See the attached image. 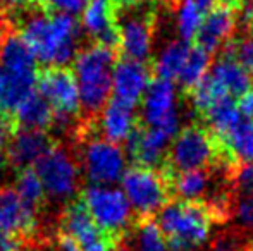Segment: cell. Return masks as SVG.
<instances>
[{
	"instance_id": "obj_33",
	"label": "cell",
	"mask_w": 253,
	"mask_h": 251,
	"mask_svg": "<svg viewBox=\"0 0 253 251\" xmlns=\"http://www.w3.org/2000/svg\"><path fill=\"white\" fill-rule=\"evenodd\" d=\"M253 77V35L243 36L240 40H233L226 48Z\"/></svg>"
},
{
	"instance_id": "obj_14",
	"label": "cell",
	"mask_w": 253,
	"mask_h": 251,
	"mask_svg": "<svg viewBox=\"0 0 253 251\" xmlns=\"http://www.w3.org/2000/svg\"><path fill=\"white\" fill-rule=\"evenodd\" d=\"M172 140V134L155 127H147L140 122L138 129L126 141V155H129L136 165L159 171L164 165Z\"/></svg>"
},
{
	"instance_id": "obj_3",
	"label": "cell",
	"mask_w": 253,
	"mask_h": 251,
	"mask_svg": "<svg viewBox=\"0 0 253 251\" xmlns=\"http://www.w3.org/2000/svg\"><path fill=\"white\" fill-rule=\"evenodd\" d=\"M217 165L229 171L238 164L227 157L215 136L205 126L193 124L176 134L167 150L164 165L159 171L164 174V178H169L177 172L213 169Z\"/></svg>"
},
{
	"instance_id": "obj_26",
	"label": "cell",
	"mask_w": 253,
	"mask_h": 251,
	"mask_svg": "<svg viewBox=\"0 0 253 251\" xmlns=\"http://www.w3.org/2000/svg\"><path fill=\"white\" fill-rule=\"evenodd\" d=\"M215 140L234 164H253V124L245 117L226 136Z\"/></svg>"
},
{
	"instance_id": "obj_41",
	"label": "cell",
	"mask_w": 253,
	"mask_h": 251,
	"mask_svg": "<svg viewBox=\"0 0 253 251\" xmlns=\"http://www.w3.org/2000/svg\"><path fill=\"white\" fill-rule=\"evenodd\" d=\"M83 251H114V250H112V246H110V243L100 239V241H97V243H93V245L83 248Z\"/></svg>"
},
{
	"instance_id": "obj_38",
	"label": "cell",
	"mask_w": 253,
	"mask_h": 251,
	"mask_svg": "<svg viewBox=\"0 0 253 251\" xmlns=\"http://www.w3.org/2000/svg\"><path fill=\"white\" fill-rule=\"evenodd\" d=\"M21 250V243L17 238L14 236H3L2 241H0V251H19Z\"/></svg>"
},
{
	"instance_id": "obj_44",
	"label": "cell",
	"mask_w": 253,
	"mask_h": 251,
	"mask_svg": "<svg viewBox=\"0 0 253 251\" xmlns=\"http://www.w3.org/2000/svg\"><path fill=\"white\" fill-rule=\"evenodd\" d=\"M2 2L9 7H23V5H28L31 0H2Z\"/></svg>"
},
{
	"instance_id": "obj_48",
	"label": "cell",
	"mask_w": 253,
	"mask_h": 251,
	"mask_svg": "<svg viewBox=\"0 0 253 251\" xmlns=\"http://www.w3.org/2000/svg\"><path fill=\"white\" fill-rule=\"evenodd\" d=\"M250 251H253V243H252V248H250Z\"/></svg>"
},
{
	"instance_id": "obj_5",
	"label": "cell",
	"mask_w": 253,
	"mask_h": 251,
	"mask_svg": "<svg viewBox=\"0 0 253 251\" xmlns=\"http://www.w3.org/2000/svg\"><path fill=\"white\" fill-rule=\"evenodd\" d=\"M155 2L119 0L117 14V48L123 59L148 62L155 31Z\"/></svg>"
},
{
	"instance_id": "obj_32",
	"label": "cell",
	"mask_w": 253,
	"mask_h": 251,
	"mask_svg": "<svg viewBox=\"0 0 253 251\" xmlns=\"http://www.w3.org/2000/svg\"><path fill=\"white\" fill-rule=\"evenodd\" d=\"M186 95H188V98H190L193 108L200 115L205 114V112L209 110V108L212 107L217 100L224 98V95L220 93V90L212 83V79H210L209 76L203 77L200 83H198L197 86H195L193 90Z\"/></svg>"
},
{
	"instance_id": "obj_12",
	"label": "cell",
	"mask_w": 253,
	"mask_h": 251,
	"mask_svg": "<svg viewBox=\"0 0 253 251\" xmlns=\"http://www.w3.org/2000/svg\"><path fill=\"white\" fill-rule=\"evenodd\" d=\"M238 9L222 3H215L209 12L203 16V21L195 36V45L213 55L224 52L227 45L234 40V31L238 26Z\"/></svg>"
},
{
	"instance_id": "obj_22",
	"label": "cell",
	"mask_w": 253,
	"mask_h": 251,
	"mask_svg": "<svg viewBox=\"0 0 253 251\" xmlns=\"http://www.w3.org/2000/svg\"><path fill=\"white\" fill-rule=\"evenodd\" d=\"M212 169H200V171H188L177 172L169 176L170 196H176V200L181 201H203V196L210 188L212 181Z\"/></svg>"
},
{
	"instance_id": "obj_37",
	"label": "cell",
	"mask_w": 253,
	"mask_h": 251,
	"mask_svg": "<svg viewBox=\"0 0 253 251\" xmlns=\"http://www.w3.org/2000/svg\"><path fill=\"white\" fill-rule=\"evenodd\" d=\"M238 107H240V112L248 122L253 124V86L250 88L248 93H245L243 97L238 102Z\"/></svg>"
},
{
	"instance_id": "obj_19",
	"label": "cell",
	"mask_w": 253,
	"mask_h": 251,
	"mask_svg": "<svg viewBox=\"0 0 253 251\" xmlns=\"http://www.w3.org/2000/svg\"><path fill=\"white\" fill-rule=\"evenodd\" d=\"M50 150V140L45 131L19 129L9 140L7 157L14 165L21 169H30Z\"/></svg>"
},
{
	"instance_id": "obj_10",
	"label": "cell",
	"mask_w": 253,
	"mask_h": 251,
	"mask_svg": "<svg viewBox=\"0 0 253 251\" xmlns=\"http://www.w3.org/2000/svg\"><path fill=\"white\" fill-rule=\"evenodd\" d=\"M38 93L53 112V124L66 131L81 110L80 91L73 72L67 69H48L38 77Z\"/></svg>"
},
{
	"instance_id": "obj_31",
	"label": "cell",
	"mask_w": 253,
	"mask_h": 251,
	"mask_svg": "<svg viewBox=\"0 0 253 251\" xmlns=\"http://www.w3.org/2000/svg\"><path fill=\"white\" fill-rule=\"evenodd\" d=\"M16 193L23 198L26 203L37 207L45 196L43 184H42L40 178H38L35 169H21V172L16 178V186H14Z\"/></svg>"
},
{
	"instance_id": "obj_34",
	"label": "cell",
	"mask_w": 253,
	"mask_h": 251,
	"mask_svg": "<svg viewBox=\"0 0 253 251\" xmlns=\"http://www.w3.org/2000/svg\"><path fill=\"white\" fill-rule=\"evenodd\" d=\"M227 172L231 184L240 194H253V164H238Z\"/></svg>"
},
{
	"instance_id": "obj_17",
	"label": "cell",
	"mask_w": 253,
	"mask_h": 251,
	"mask_svg": "<svg viewBox=\"0 0 253 251\" xmlns=\"http://www.w3.org/2000/svg\"><path fill=\"white\" fill-rule=\"evenodd\" d=\"M207 76L212 79V83L219 88L224 97H229L233 100H240L253 86L252 74L227 50H224L217 57V61L212 62Z\"/></svg>"
},
{
	"instance_id": "obj_29",
	"label": "cell",
	"mask_w": 253,
	"mask_h": 251,
	"mask_svg": "<svg viewBox=\"0 0 253 251\" xmlns=\"http://www.w3.org/2000/svg\"><path fill=\"white\" fill-rule=\"evenodd\" d=\"M203 16L205 14L193 0H176V28L181 40L186 43L195 40Z\"/></svg>"
},
{
	"instance_id": "obj_24",
	"label": "cell",
	"mask_w": 253,
	"mask_h": 251,
	"mask_svg": "<svg viewBox=\"0 0 253 251\" xmlns=\"http://www.w3.org/2000/svg\"><path fill=\"white\" fill-rule=\"evenodd\" d=\"M21 129L45 131L53 124V112L50 105L38 91L28 95L14 110Z\"/></svg>"
},
{
	"instance_id": "obj_1",
	"label": "cell",
	"mask_w": 253,
	"mask_h": 251,
	"mask_svg": "<svg viewBox=\"0 0 253 251\" xmlns=\"http://www.w3.org/2000/svg\"><path fill=\"white\" fill-rule=\"evenodd\" d=\"M21 36L38 62L52 69H64L78 55L81 24L74 16L31 12L21 23Z\"/></svg>"
},
{
	"instance_id": "obj_8",
	"label": "cell",
	"mask_w": 253,
	"mask_h": 251,
	"mask_svg": "<svg viewBox=\"0 0 253 251\" xmlns=\"http://www.w3.org/2000/svg\"><path fill=\"white\" fill-rule=\"evenodd\" d=\"M80 169L90 186H114L127 171L126 150L105 138H90L81 146Z\"/></svg>"
},
{
	"instance_id": "obj_30",
	"label": "cell",
	"mask_w": 253,
	"mask_h": 251,
	"mask_svg": "<svg viewBox=\"0 0 253 251\" xmlns=\"http://www.w3.org/2000/svg\"><path fill=\"white\" fill-rule=\"evenodd\" d=\"M131 251H169L167 239L164 238L157 222L150 218L140 220L133 232Z\"/></svg>"
},
{
	"instance_id": "obj_11",
	"label": "cell",
	"mask_w": 253,
	"mask_h": 251,
	"mask_svg": "<svg viewBox=\"0 0 253 251\" xmlns=\"http://www.w3.org/2000/svg\"><path fill=\"white\" fill-rule=\"evenodd\" d=\"M140 122L147 127L162 129L176 138V134L179 133V108L174 83L157 77L152 79L141 100Z\"/></svg>"
},
{
	"instance_id": "obj_25",
	"label": "cell",
	"mask_w": 253,
	"mask_h": 251,
	"mask_svg": "<svg viewBox=\"0 0 253 251\" xmlns=\"http://www.w3.org/2000/svg\"><path fill=\"white\" fill-rule=\"evenodd\" d=\"M191 43H186L183 40H176L167 43L162 50L159 52L157 59L152 64V72L155 74L157 79L164 81H177L181 71L184 67V62L190 54Z\"/></svg>"
},
{
	"instance_id": "obj_13",
	"label": "cell",
	"mask_w": 253,
	"mask_h": 251,
	"mask_svg": "<svg viewBox=\"0 0 253 251\" xmlns=\"http://www.w3.org/2000/svg\"><path fill=\"white\" fill-rule=\"evenodd\" d=\"M150 83L152 67L148 62L121 59L116 62L112 72V100L136 108V105L143 100Z\"/></svg>"
},
{
	"instance_id": "obj_7",
	"label": "cell",
	"mask_w": 253,
	"mask_h": 251,
	"mask_svg": "<svg viewBox=\"0 0 253 251\" xmlns=\"http://www.w3.org/2000/svg\"><path fill=\"white\" fill-rule=\"evenodd\" d=\"M84 208L97 224L98 231L109 238L124 234L133 222V208L116 186H88L83 191Z\"/></svg>"
},
{
	"instance_id": "obj_45",
	"label": "cell",
	"mask_w": 253,
	"mask_h": 251,
	"mask_svg": "<svg viewBox=\"0 0 253 251\" xmlns=\"http://www.w3.org/2000/svg\"><path fill=\"white\" fill-rule=\"evenodd\" d=\"M241 2H243V0H217V3H222V5L234 7V9H238Z\"/></svg>"
},
{
	"instance_id": "obj_20",
	"label": "cell",
	"mask_w": 253,
	"mask_h": 251,
	"mask_svg": "<svg viewBox=\"0 0 253 251\" xmlns=\"http://www.w3.org/2000/svg\"><path fill=\"white\" fill-rule=\"evenodd\" d=\"M38 74H21L0 66V112H14L35 91Z\"/></svg>"
},
{
	"instance_id": "obj_15",
	"label": "cell",
	"mask_w": 253,
	"mask_h": 251,
	"mask_svg": "<svg viewBox=\"0 0 253 251\" xmlns=\"http://www.w3.org/2000/svg\"><path fill=\"white\" fill-rule=\"evenodd\" d=\"M119 0H88L81 12V30L107 47L117 48Z\"/></svg>"
},
{
	"instance_id": "obj_16",
	"label": "cell",
	"mask_w": 253,
	"mask_h": 251,
	"mask_svg": "<svg viewBox=\"0 0 253 251\" xmlns=\"http://www.w3.org/2000/svg\"><path fill=\"white\" fill-rule=\"evenodd\" d=\"M37 227V208L26 203L14 188L0 189V229L3 234L19 236L31 234Z\"/></svg>"
},
{
	"instance_id": "obj_9",
	"label": "cell",
	"mask_w": 253,
	"mask_h": 251,
	"mask_svg": "<svg viewBox=\"0 0 253 251\" xmlns=\"http://www.w3.org/2000/svg\"><path fill=\"white\" fill-rule=\"evenodd\" d=\"M43 191L53 201H67L78 193L81 169L67 148L53 146L35 165Z\"/></svg>"
},
{
	"instance_id": "obj_43",
	"label": "cell",
	"mask_w": 253,
	"mask_h": 251,
	"mask_svg": "<svg viewBox=\"0 0 253 251\" xmlns=\"http://www.w3.org/2000/svg\"><path fill=\"white\" fill-rule=\"evenodd\" d=\"M5 36H7V21L3 17V14H0V45L5 40Z\"/></svg>"
},
{
	"instance_id": "obj_27",
	"label": "cell",
	"mask_w": 253,
	"mask_h": 251,
	"mask_svg": "<svg viewBox=\"0 0 253 251\" xmlns=\"http://www.w3.org/2000/svg\"><path fill=\"white\" fill-rule=\"evenodd\" d=\"M202 117L207 122L205 127L213 136L222 138L243 119V115H241L236 100H233L229 97H224L220 100H217Z\"/></svg>"
},
{
	"instance_id": "obj_47",
	"label": "cell",
	"mask_w": 253,
	"mask_h": 251,
	"mask_svg": "<svg viewBox=\"0 0 253 251\" xmlns=\"http://www.w3.org/2000/svg\"><path fill=\"white\" fill-rule=\"evenodd\" d=\"M3 236H5V234H3V231H2V229H0V241H2Z\"/></svg>"
},
{
	"instance_id": "obj_28",
	"label": "cell",
	"mask_w": 253,
	"mask_h": 251,
	"mask_svg": "<svg viewBox=\"0 0 253 251\" xmlns=\"http://www.w3.org/2000/svg\"><path fill=\"white\" fill-rule=\"evenodd\" d=\"M212 66V55L207 54L198 45H191L188 59L184 62V67L181 71L177 83H179L183 93H190L195 86L209 74V69Z\"/></svg>"
},
{
	"instance_id": "obj_36",
	"label": "cell",
	"mask_w": 253,
	"mask_h": 251,
	"mask_svg": "<svg viewBox=\"0 0 253 251\" xmlns=\"http://www.w3.org/2000/svg\"><path fill=\"white\" fill-rule=\"evenodd\" d=\"M234 217L243 229L253 231V194H240L234 207Z\"/></svg>"
},
{
	"instance_id": "obj_35",
	"label": "cell",
	"mask_w": 253,
	"mask_h": 251,
	"mask_svg": "<svg viewBox=\"0 0 253 251\" xmlns=\"http://www.w3.org/2000/svg\"><path fill=\"white\" fill-rule=\"evenodd\" d=\"M42 5L52 14H66V16H76L81 14L88 0H40Z\"/></svg>"
},
{
	"instance_id": "obj_4",
	"label": "cell",
	"mask_w": 253,
	"mask_h": 251,
	"mask_svg": "<svg viewBox=\"0 0 253 251\" xmlns=\"http://www.w3.org/2000/svg\"><path fill=\"white\" fill-rule=\"evenodd\" d=\"M117 62L116 48L93 43L78 52L73 62V76L80 91L81 110L100 114L112 95V72Z\"/></svg>"
},
{
	"instance_id": "obj_42",
	"label": "cell",
	"mask_w": 253,
	"mask_h": 251,
	"mask_svg": "<svg viewBox=\"0 0 253 251\" xmlns=\"http://www.w3.org/2000/svg\"><path fill=\"white\" fill-rule=\"evenodd\" d=\"M5 171H7V155L3 151V148L0 146V182H2L3 176H5Z\"/></svg>"
},
{
	"instance_id": "obj_21",
	"label": "cell",
	"mask_w": 253,
	"mask_h": 251,
	"mask_svg": "<svg viewBox=\"0 0 253 251\" xmlns=\"http://www.w3.org/2000/svg\"><path fill=\"white\" fill-rule=\"evenodd\" d=\"M62 231L64 236L74 239L78 245H81V248H86V246L100 241V231L81 201L71 203L64 210Z\"/></svg>"
},
{
	"instance_id": "obj_23",
	"label": "cell",
	"mask_w": 253,
	"mask_h": 251,
	"mask_svg": "<svg viewBox=\"0 0 253 251\" xmlns=\"http://www.w3.org/2000/svg\"><path fill=\"white\" fill-rule=\"evenodd\" d=\"M0 66L14 72L37 74L38 61L21 35H7L0 45Z\"/></svg>"
},
{
	"instance_id": "obj_39",
	"label": "cell",
	"mask_w": 253,
	"mask_h": 251,
	"mask_svg": "<svg viewBox=\"0 0 253 251\" xmlns=\"http://www.w3.org/2000/svg\"><path fill=\"white\" fill-rule=\"evenodd\" d=\"M59 251H83V248H81V245H78L74 239L62 234V238L59 239Z\"/></svg>"
},
{
	"instance_id": "obj_49",
	"label": "cell",
	"mask_w": 253,
	"mask_h": 251,
	"mask_svg": "<svg viewBox=\"0 0 253 251\" xmlns=\"http://www.w3.org/2000/svg\"><path fill=\"white\" fill-rule=\"evenodd\" d=\"M0 115H2V112H0Z\"/></svg>"
},
{
	"instance_id": "obj_6",
	"label": "cell",
	"mask_w": 253,
	"mask_h": 251,
	"mask_svg": "<svg viewBox=\"0 0 253 251\" xmlns=\"http://www.w3.org/2000/svg\"><path fill=\"white\" fill-rule=\"evenodd\" d=\"M121 186V191L133 208V214H136L141 220L159 214L170 201L169 182L157 169L133 165L124 172Z\"/></svg>"
},
{
	"instance_id": "obj_40",
	"label": "cell",
	"mask_w": 253,
	"mask_h": 251,
	"mask_svg": "<svg viewBox=\"0 0 253 251\" xmlns=\"http://www.w3.org/2000/svg\"><path fill=\"white\" fill-rule=\"evenodd\" d=\"M12 136V127H10V122L5 115H0V143L5 140H10Z\"/></svg>"
},
{
	"instance_id": "obj_18",
	"label": "cell",
	"mask_w": 253,
	"mask_h": 251,
	"mask_svg": "<svg viewBox=\"0 0 253 251\" xmlns=\"http://www.w3.org/2000/svg\"><path fill=\"white\" fill-rule=\"evenodd\" d=\"M138 126H140V115H136V110L117 100H110L100 110L98 129L102 138H105L107 141H112L116 144L126 143L131 134L138 129Z\"/></svg>"
},
{
	"instance_id": "obj_2",
	"label": "cell",
	"mask_w": 253,
	"mask_h": 251,
	"mask_svg": "<svg viewBox=\"0 0 253 251\" xmlns=\"http://www.w3.org/2000/svg\"><path fill=\"white\" fill-rule=\"evenodd\" d=\"M215 214L205 201L170 200L157 217L169 251H197L210 239Z\"/></svg>"
},
{
	"instance_id": "obj_46",
	"label": "cell",
	"mask_w": 253,
	"mask_h": 251,
	"mask_svg": "<svg viewBox=\"0 0 253 251\" xmlns=\"http://www.w3.org/2000/svg\"><path fill=\"white\" fill-rule=\"evenodd\" d=\"M129 2H155V0H129Z\"/></svg>"
}]
</instances>
